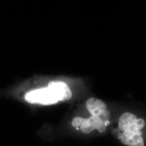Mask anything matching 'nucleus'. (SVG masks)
Segmentation results:
<instances>
[{
	"mask_svg": "<svg viewBox=\"0 0 146 146\" xmlns=\"http://www.w3.org/2000/svg\"><path fill=\"white\" fill-rule=\"evenodd\" d=\"M84 118L82 117H80V116H77L75 117L73 119V121H72V125L73 127H78L80 126L81 125L83 120H84Z\"/></svg>",
	"mask_w": 146,
	"mask_h": 146,
	"instance_id": "6",
	"label": "nucleus"
},
{
	"mask_svg": "<svg viewBox=\"0 0 146 146\" xmlns=\"http://www.w3.org/2000/svg\"><path fill=\"white\" fill-rule=\"evenodd\" d=\"M146 125V121L138 118L131 112H125L118 120L120 131L118 138L121 143L127 146H145L142 130Z\"/></svg>",
	"mask_w": 146,
	"mask_h": 146,
	"instance_id": "1",
	"label": "nucleus"
},
{
	"mask_svg": "<svg viewBox=\"0 0 146 146\" xmlns=\"http://www.w3.org/2000/svg\"><path fill=\"white\" fill-rule=\"evenodd\" d=\"M48 86L52 87L58 95L59 101H66L72 97V92L67 84L63 82L50 81Z\"/></svg>",
	"mask_w": 146,
	"mask_h": 146,
	"instance_id": "4",
	"label": "nucleus"
},
{
	"mask_svg": "<svg viewBox=\"0 0 146 146\" xmlns=\"http://www.w3.org/2000/svg\"><path fill=\"white\" fill-rule=\"evenodd\" d=\"M111 114L110 110H105L99 114L92 115L84 120L80 125V130L84 133L88 134L95 129L100 133H104L110 124Z\"/></svg>",
	"mask_w": 146,
	"mask_h": 146,
	"instance_id": "2",
	"label": "nucleus"
},
{
	"mask_svg": "<svg viewBox=\"0 0 146 146\" xmlns=\"http://www.w3.org/2000/svg\"><path fill=\"white\" fill-rule=\"evenodd\" d=\"M86 106L92 115H98L107 110V106L104 101L95 98H90L86 102Z\"/></svg>",
	"mask_w": 146,
	"mask_h": 146,
	"instance_id": "5",
	"label": "nucleus"
},
{
	"mask_svg": "<svg viewBox=\"0 0 146 146\" xmlns=\"http://www.w3.org/2000/svg\"><path fill=\"white\" fill-rule=\"evenodd\" d=\"M25 99L31 104L43 105L54 104L59 101L56 92L51 86L27 93L25 95Z\"/></svg>",
	"mask_w": 146,
	"mask_h": 146,
	"instance_id": "3",
	"label": "nucleus"
}]
</instances>
